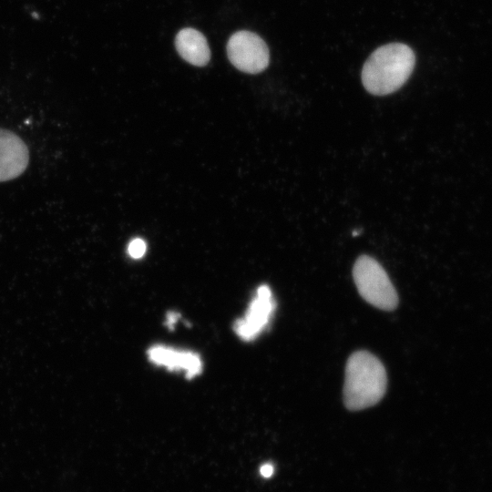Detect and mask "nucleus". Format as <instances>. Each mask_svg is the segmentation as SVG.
<instances>
[{
  "label": "nucleus",
  "mask_w": 492,
  "mask_h": 492,
  "mask_svg": "<svg viewBox=\"0 0 492 492\" xmlns=\"http://www.w3.org/2000/svg\"><path fill=\"white\" fill-rule=\"evenodd\" d=\"M413 50L402 43H391L377 48L362 70L364 88L373 95L384 96L399 89L415 67Z\"/></svg>",
  "instance_id": "obj_1"
},
{
  "label": "nucleus",
  "mask_w": 492,
  "mask_h": 492,
  "mask_svg": "<svg viewBox=\"0 0 492 492\" xmlns=\"http://www.w3.org/2000/svg\"><path fill=\"white\" fill-rule=\"evenodd\" d=\"M386 384V372L378 358L366 351L354 353L345 367V406L358 411L376 405L385 393Z\"/></svg>",
  "instance_id": "obj_2"
},
{
  "label": "nucleus",
  "mask_w": 492,
  "mask_h": 492,
  "mask_svg": "<svg viewBox=\"0 0 492 492\" xmlns=\"http://www.w3.org/2000/svg\"><path fill=\"white\" fill-rule=\"evenodd\" d=\"M353 276L360 295L367 302L384 311L396 308V291L384 269L374 258L360 256L354 265Z\"/></svg>",
  "instance_id": "obj_3"
},
{
  "label": "nucleus",
  "mask_w": 492,
  "mask_h": 492,
  "mask_svg": "<svg viewBox=\"0 0 492 492\" xmlns=\"http://www.w3.org/2000/svg\"><path fill=\"white\" fill-rule=\"evenodd\" d=\"M227 54L236 68L250 74L263 71L270 61L265 42L258 35L246 30L238 31L230 37Z\"/></svg>",
  "instance_id": "obj_4"
},
{
  "label": "nucleus",
  "mask_w": 492,
  "mask_h": 492,
  "mask_svg": "<svg viewBox=\"0 0 492 492\" xmlns=\"http://www.w3.org/2000/svg\"><path fill=\"white\" fill-rule=\"evenodd\" d=\"M274 309L275 302L270 287L261 285L246 314L235 322L234 332L243 341L254 340L268 326Z\"/></svg>",
  "instance_id": "obj_5"
},
{
  "label": "nucleus",
  "mask_w": 492,
  "mask_h": 492,
  "mask_svg": "<svg viewBox=\"0 0 492 492\" xmlns=\"http://www.w3.org/2000/svg\"><path fill=\"white\" fill-rule=\"evenodd\" d=\"M29 152L15 133L0 128V182L14 179L27 168Z\"/></svg>",
  "instance_id": "obj_6"
},
{
  "label": "nucleus",
  "mask_w": 492,
  "mask_h": 492,
  "mask_svg": "<svg viewBox=\"0 0 492 492\" xmlns=\"http://www.w3.org/2000/svg\"><path fill=\"white\" fill-rule=\"evenodd\" d=\"M148 357L153 364L164 366L168 370L183 371L188 379L197 376L202 371L200 355L191 351H180L156 344L148 350Z\"/></svg>",
  "instance_id": "obj_7"
},
{
  "label": "nucleus",
  "mask_w": 492,
  "mask_h": 492,
  "mask_svg": "<svg viewBox=\"0 0 492 492\" xmlns=\"http://www.w3.org/2000/svg\"><path fill=\"white\" fill-rule=\"evenodd\" d=\"M175 46L179 56L190 64L203 67L210 58L205 36L193 28H183L176 36Z\"/></svg>",
  "instance_id": "obj_8"
},
{
  "label": "nucleus",
  "mask_w": 492,
  "mask_h": 492,
  "mask_svg": "<svg viewBox=\"0 0 492 492\" xmlns=\"http://www.w3.org/2000/svg\"><path fill=\"white\" fill-rule=\"evenodd\" d=\"M147 251L146 242L140 238H135L128 243V253L133 259H140Z\"/></svg>",
  "instance_id": "obj_9"
},
{
  "label": "nucleus",
  "mask_w": 492,
  "mask_h": 492,
  "mask_svg": "<svg viewBox=\"0 0 492 492\" xmlns=\"http://www.w3.org/2000/svg\"><path fill=\"white\" fill-rule=\"evenodd\" d=\"M274 467L271 463L263 464L260 468L261 475L265 477H271L273 474Z\"/></svg>",
  "instance_id": "obj_10"
},
{
  "label": "nucleus",
  "mask_w": 492,
  "mask_h": 492,
  "mask_svg": "<svg viewBox=\"0 0 492 492\" xmlns=\"http://www.w3.org/2000/svg\"><path fill=\"white\" fill-rule=\"evenodd\" d=\"M178 320V314L176 313H169L167 316V324L169 328H172Z\"/></svg>",
  "instance_id": "obj_11"
}]
</instances>
